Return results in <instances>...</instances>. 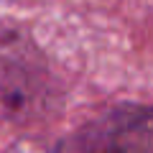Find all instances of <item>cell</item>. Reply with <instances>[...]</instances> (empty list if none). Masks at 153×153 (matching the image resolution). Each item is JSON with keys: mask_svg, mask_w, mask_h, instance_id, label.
<instances>
[{"mask_svg": "<svg viewBox=\"0 0 153 153\" xmlns=\"http://www.w3.org/2000/svg\"><path fill=\"white\" fill-rule=\"evenodd\" d=\"M79 153H151V115L140 105H120L92 120L76 138Z\"/></svg>", "mask_w": 153, "mask_h": 153, "instance_id": "obj_1", "label": "cell"}]
</instances>
